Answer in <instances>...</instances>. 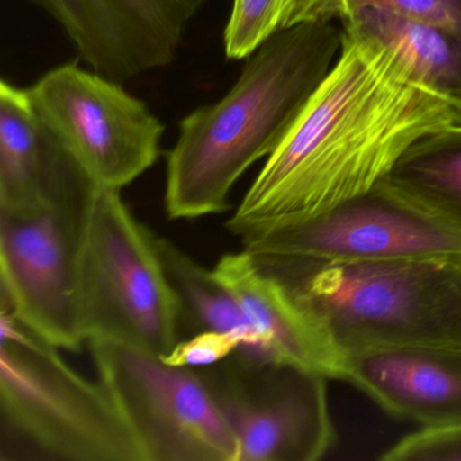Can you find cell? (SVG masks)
Instances as JSON below:
<instances>
[{"label": "cell", "instance_id": "obj_1", "mask_svg": "<svg viewBox=\"0 0 461 461\" xmlns=\"http://www.w3.org/2000/svg\"><path fill=\"white\" fill-rule=\"evenodd\" d=\"M460 121L390 50L344 28L333 68L226 228L244 240L315 217L382 182L426 134Z\"/></svg>", "mask_w": 461, "mask_h": 461}, {"label": "cell", "instance_id": "obj_2", "mask_svg": "<svg viewBox=\"0 0 461 461\" xmlns=\"http://www.w3.org/2000/svg\"><path fill=\"white\" fill-rule=\"evenodd\" d=\"M344 39L336 20L283 29L264 42L221 99L180 122L167 160L166 210L196 220L230 209L237 180L282 144L339 59Z\"/></svg>", "mask_w": 461, "mask_h": 461}, {"label": "cell", "instance_id": "obj_3", "mask_svg": "<svg viewBox=\"0 0 461 461\" xmlns=\"http://www.w3.org/2000/svg\"><path fill=\"white\" fill-rule=\"evenodd\" d=\"M266 263L293 285L342 358L376 348L461 345V260Z\"/></svg>", "mask_w": 461, "mask_h": 461}, {"label": "cell", "instance_id": "obj_4", "mask_svg": "<svg viewBox=\"0 0 461 461\" xmlns=\"http://www.w3.org/2000/svg\"><path fill=\"white\" fill-rule=\"evenodd\" d=\"M0 334V460L144 461L101 380L77 374L4 309Z\"/></svg>", "mask_w": 461, "mask_h": 461}, {"label": "cell", "instance_id": "obj_5", "mask_svg": "<svg viewBox=\"0 0 461 461\" xmlns=\"http://www.w3.org/2000/svg\"><path fill=\"white\" fill-rule=\"evenodd\" d=\"M80 312L87 342H117L164 357L182 341V309L153 231L112 188L98 187L86 218Z\"/></svg>", "mask_w": 461, "mask_h": 461}, {"label": "cell", "instance_id": "obj_6", "mask_svg": "<svg viewBox=\"0 0 461 461\" xmlns=\"http://www.w3.org/2000/svg\"><path fill=\"white\" fill-rule=\"evenodd\" d=\"M144 461H239V442L198 369L117 342H88Z\"/></svg>", "mask_w": 461, "mask_h": 461}, {"label": "cell", "instance_id": "obj_7", "mask_svg": "<svg viewBox=\"0 0 461 461\" xmlns=\"http://www.w3.org/2000/svg\"><path fill=\"white\" fill-rule=\"evenodd\" d=\"M239 442V461H317L336 441L328 377L237 350L196 368Z\"/></svg>", "mask_w": 461, "mask_h": 461}, {"label": "cell", "instance_id": "obj_8", "mask_svg": "<svg viewBox=\"0 0 461 461\" xmlns=\"http://www.w3.org/2000/svg\"><path fill=\"white\" fill-rule=\"evenodd\" d=\"M272 263H337L393 258L461 260V230L382 180L331 209L241 240Z\"/></svg>", "mask_w": 461, "mask_h": 461}, {"label": "cell", "instance_id": "obj_9", "mask_svg": "<svg viewBox=\"0 0 461 461\" xmlns=\"http://www.w3.org/2000/svg\"><path fill=\"white\" fill-rule=\"evenodd\" d=\"M96 190L32 212H0L2 309L59 349L79 350L87 342L80 249Z\"/></svg>", "mask_w": 461, "mask_h": 461}, {"label": "cell", "instance_id": "obj_10", "mask_svg": "<svg viewBox=\"0 0 461 461\" xmlns=\"http://www.w3.org/2000/svg\"><path fill=\"white\" fill-rule=\"evenodd\" d=\"M28 93L41 120L99 187L121 191L160 158L163 123L120 83L66 64Z\"/></svg>", "mask_w": 461, "mask_h": 461}, {"label": "cell", "instance_id": "obj_11", "mask_svg": "<svg viewBox=\"0 0 461 461\" xmlns=\"http://www.w3.org/2000/svg\"><path fill=\"white\" fill-rule=\"evenodd\" d=\"M68 34L80 60L122 83L172 63L207 0H34Z\"/></svg>", "mask_w": 461, "mask_h": 461}, {"label": "cell", "instance_id": "obj_12", "mask_svg": "<svg viewBox=\"0 0 461 461\" xmlns=\"http://www.w3.org/2000/svg\"><path fill=\"white\" fill-rule=\"evenodd\" d=\"M48 128L28 90L0 83V212L18 214L98 188Z\"/></svg>", "mask_w": 461, "mask_h": 461}, {"label": "cell", "instance_id": "obj_13", "mask_svg": "<svg viewBox=\"0 0 461 461\" xmlns=\"http://www.w3.org/2000/svg\"><path fill=\"white\" fill-rule=\"evenodd\" d=\"M212 271L239 302L267 358L341 380L344 358L275 267L242 249L223 255Z\"/></svg>", "mask_w": 461, "mask_h": 461}, {"label": "cell", "instance_id": "obj_14", "mask_svg": "<svg viewBox=\"0 0 461 461\" xmlns=\"http://www.w3.org/2000/svg\"><path fill=\"white\" fill-rule=\"evenodd\" d=\"M341 380L422 428L461 422V345L376 348L345 356Z\"/></svg>", "mask_w": 461, "mask_h": 461}, {"label": "cell", "instance_id": "obj_15", "mask_svg": "<svg viewBox=\"0 0 461 461\" xmlns=\"http://www.w3.org/2000/svg\"><path fill=\"white\" fill-rule=\"evenodd\" d=\"M339 21L390 50L461 114V33L372 9L353 10Z\"/></svg>", "mask_w": 461, "mask_h": 461}, {"label": "cell", "instance_id": "obj_16", "mask_svg": "<svg viewBox=\"0 0 461 461\" xmlns=\"http://www.w3.org/2000/svg\"><path fill=\"white\" fill-rule=\"evenodd\" d=\"M153 241L179 301L183 326L194 334L201 331L233 334L241 342L239 350L267 358L258 333L233 294L215 276L214 271L202 267L171 240L153 233Z\"/></svg>", "mask_w": 461, "mask_h": 461}, {"label": "cell", "instance_id": "obj_17", "mask_svg": "<svg viewBox=\"0 0 461 461\" xmlns=\"http://www.w3.org/2000/svg\"><path fill=\"white\" fill-rule=\"evenodd\" d=\"M383 180L461 230V121L415 141Z\"/></svg>", "mask_w": 461, "mask_h": 461}, {"label": "cell", "instance_id": "obj_18", "mask_svg": "<svg viewBox=\"0 0 461 461\" xmlns=\"http://www.w3.org/2000/svg\"><path fill=\"white\" fill-rule=\"evenodd\" d=\"M299 0H233L225 29V53L230 60L252 56L264 42L293 26Z\"/></svg>", "mask_w": 461, "mask_h": 461}, {"label": "cell", "instance_id": "obj_19", "mask_svg": "<svg viewBox=\"0 0 461 461\" xmlns=\"http://www.w3.org/2000/svg\"><path fill=\"white\" fill-rule=\"evenodd\" d=\"M372 9L404 20L461 33V0H321V17L339 20L353 10Z\"/></svg>", "mask_w": 461, "mask_h": 461}, {"label": "cell", "instance_id": "obj_20", "mask_svg": "<svg viewBox=\"0 0 461 461\" xmlns=\"http://www.w3.org/2000/svg\"><path fill=\"white\" fill-rule=\"evenodd\" d=\"M383 461H461V422L422 428L388 447Z\"/></svg>", "mask_w": 461, "mask_h": 461}, {"label": "cell", "instance_id": "obj_21", "mask_svg": "<svg viewBox=\"0 0 461 461\" xmlns=\"http://www.w3.org/2000/svg\"><path fill=\"white\" fill-rule=\"evenodd\" d=\"M241 348V342L233 334L222 331H201L185 341L177 342L171 353L160 357L172 366L206 368L225 360Z\"/></svg>", "mask_w": 461, "mask_h": 461}]
</instances>
